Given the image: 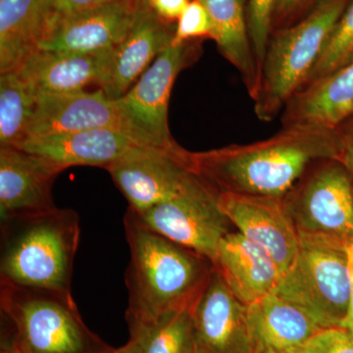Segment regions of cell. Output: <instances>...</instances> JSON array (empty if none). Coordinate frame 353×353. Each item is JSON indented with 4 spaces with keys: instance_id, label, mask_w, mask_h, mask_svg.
<instances>
[{
    "instance_id": "6da1fadb",
    "label": "cell",
    "mask_w": 353,
    "mask_h": 353,
    "mask_svg": "<svg viewBox=\"0 0 353 353\" xmlns=\"http://www.w3.org/2000/svg\"><path fill=\"white\" fill-rule=\"evenodd\" d=\"M340 157L338 129L299 125L250 145L188 152L192 170L216 192L276 199H284L313 164Z\"/></svg>"
},
{
    "instance_id": "7a4b0ae2",
    "label": "cell",
    "mask_w": 353,
    "mask_h": 353,
    "mask_svg": "<svg viewBox=\"0 0 353 353\" xmlns=\"http://www.w3.org/2000/svg\"><path fill=\"white\" fill-rule=\"evenodd\" d=\"M124 227L130 248L125 275L128 325L148 324L192 308L214 263L141 224L130 209Z\"/></svg>"
},
{
    "instance_id": "3957f363",
    "label": "cell",
    "mask_w": 353,
    "mask_h": 353,
    "mask_svg": "<svg viewBox=\"0 0 353 353\" xmlns=\"http://www.w3.org/2000/svg\"><path fill=\"white\" fill-rule=\"evenodd\" d=\"M0 284L71 294L80 218L72 209L1 220Z\"/></svg>"
},
{
    "instance_id": "277c9868",
    "label": "cell",
    "mask_w": 353,
    "mask_h": 353,
    "mask_svg": "<svg viewBox=\"0 0 353 353\" xmlns=\"http://www.w3.org/2000/svg\"><path fill=\"white\" fill-rule=\"evenodd\" d=\"M352 0H320L296 24L273 32L261 69L254 101L256 117L275 120L303 87L334 28Z\"/></svg>"
},
{
    "instance_id": "5b68a950",
    "label": "cell",
    "mask_w": 353,
    "mask_h": 353,
    "mask_svg": "<svg viewBox=\"0 0 353 353\" xmlns=\"http://www.w3.org/2000/svg\"><path fill=\"white\" fill-rule=\"evenodd\" d=\"M0 309L22 353H105L112 348L88 328L72 294L0 284Z\"/></svg>"
},
{
    "instance_id": "8992f818",
    "label": "cell",
    "mask_w": 353,
    "mask_h": 353,
    "mask_svg": "<svg viewBox=\"0 0 353 353\" xmlns=\"http://www.w3.org/2000/svg\"><path fill=\"white\" fill-rule=\"evenodd\" d=\"M273 292L303 309L322 329L343 328L350 297L347 248L299 238L296 259Z\"/></svg>"
},
{
    "instance_id": "52a82bcc",
    "label": "cell",
    "mask_w": 353,
    "mask_h": 353,
    "mask_svg": "<svg viewBox=\"0 0 353 353\" xmlns=\"http://www.w3.org/2000/svg\"><path fill=\"white\" fill-rule=\"evenodd\" d=\"M283 201L299 238L353 243V185L339 160L313 164Z\"/></svg>"
},
{
    "instance_id": "ba28073f",
    "label": "cell",
    "mask_w": 353,
    "mask_h": 353,
    "mask_svg": "<svg viewBox=\"0 0 353 353\" xmlns=\"http://www.w3.org/2000/svg\"><path fill=\"white\" fill-rule=\"evenodd\" d=\"M201 55L199 41L170 44L137 81L117 99L121 130L143 148L173 150L168 108L176 77Z\"/></svg>"
},
{
    "instance_id": "9c48e42d",
    "label": "cell",
    "mask_w": 353,
    "mask_h": 353,
    "mask_svg": "<svg viewBox=\"0 0 353 353\" xmlns=\"http://www.w3.org/2000/svg\"><path fill=\"white\" fill-rule=\"evenodd\" d=\"M217 197L218 192L196 175L173 199L141 212L129 209L141 224L214 263L232 224Z\"/></svg>"
},
{
    "instance_id": "30bf717a",
    "label": "cell",
    "mask_w": 353,
    "mask_h": 353,
    "mask_svg": "<svg viewBox=\"0 0 353 353\" xmlns=\"http://www.w3.org/2000/svg\"><path fill=\"white\" fill-rule=\"evenodd\" d=\"M106 170L134 212L178 196L196 176L188 150L180 145L173 150L138 148Z\"/></svg>"
},
{
    "instance_id": "8fae6325",
    "label": "cell",
    "mask_w": 353,
    "mask_h": 353,
    "mask_svg": "<svg viewBox=\"0 0 353 353\" xmlns=\"http://www.w3.org/2000/svg\"><path fill=\"white\" fill-rule=\"evenodd\" d=\"M143 0H116L50 21L41 50L97 52L115 48L136 22Z\"/></svg>"
},
{
    "instance_id": "7c38bea8",
    "label": "cell",
    "mask_w": 353,
    "mask_h": 353,
    "mask_svg": "<svg viewBox=\"0 0 353 353\" xmlns=\"http://www.w3.org/2000/svg\"><path fill=\"white\" fill-rule=\"evenodd\" d=\"M196 353H254L257 343L248 321V305L228 288L219 272L192 307Z\"/></svg>"
},
{
    "instance_id": "4fadbf2b",
    "label": "cell",
    "mask_w": 353,
    "mask_h": 353,
    "mask_svg": "<svg viewBox=\"0 0 353 353\" xmlns=\"http://www.w3.org/2000/svg\"><path fill=\"white\" fill-rule=\"evenodd\" d=\"M228 219L248 240L264 248L284 275L299 252V236L283 199L218 192Z\"/></svg>"
},
{
    "instance_id": "5bb4252c",
    "label": "cell",
    "mask_w": 353,
    "mask_h": 353,
    "mask_svg": "<svg viewBox=\"0 0 353 353\" xmlns=\"http://www.w3.org/2000/svg\"><path fill=\"white\" fill-rule=\"evenodd\" d=\"M61 170L48 160L15 146L0 148L1 220L57 209L52 185Z\"/></svg>"
},
{
    "instance_id": "9a60e30c",
    "label": "cell",
    "mask_w": 353,
    "mask_h": 353,
    "mask_svg": "<svg viewBox=\"0 0 353 353\" xmlns=\"http://www.w3.org/2000/svg\"><path fill=\"white\" fill-rule=\"evenodd\" d=\"M18 148L48 160L63 171L72 166L106 169L143 146L117 128H97L34 137L26 139Z\"/></svg>"
},
{
    "instance_id": "2e32d148",
    "label": "cell",
    "mask_w": 353,
    "mask_h": 353,
    "mask_svg": "<svg viewBox=\"0 0 353 353\" xmlns=\"http://www.w3.org/2000/svg\"><path fill=\"white\" fill-rule=\"evenodd\" d=\"M97 128L121 130L117 104L101 88L95 92L38 94L27 139Z\"/></svg>"
},
{
    "instance_id": "e0dca14e",
    "label": "cell",
    "mask_w": 353,
    "mask_h": 353,
    "mask_svg": "<svg viewBox=\"0 0 353 353\" xmlns=\"http://www.w3.org/2000/svg\"><path fill=\"white\" fill-rule=\"evenodd\" d=\"M114 50L88 53L39 50L17 71L38 94L83 92L90 85L101 88L108 82Z\"/></svg>"
},
{
    "instance_id": "ac0fdd59",
    "label": "cell",
    "mask_w": 353,
    "mask_h": 353,
    "mask_svg": "<svg viewBox=\"0 0 353 353\" xmlns=\"http://www.w3.org/2000/svg\"><path fill=\"white\" fill-rule=\"evenodd\" d=\"M176 24L157 17L145 6L126 38L114 50L108 82L101 88L109 99L117 101L129 92L153 60L173 41Z\"/></svg>"
},
{
    "instance_id": "d6986e66",
    "label": "cell",
    "mask_w": 353,
    "mask_h": 353,
    "mask_svg": "<svg viewBox=\"0 0 353 353\" xmlns=\"http://www.w3.org/2000/svg\"><path fill=\"white\" fill-rule=\"evenodd\" d=\"M214 267L245 305L272 294L283 276L269 253L240 232H231L221 241Z\"/></svg>"
},
{
    "instance_id": "ffe728a7",
    "label": "cell",
    "mask_w": 353,
    "mask_h": 353,
    "mask_svg": "<svg viewBox=\"0 0 353 353\" xmlns=\"http://www.w3.org/2000/svg\"><path fill=\"white\" fill-rule=\"evenodd\" d=\"M353 119V58L296 92L281 114L283 126L338 129Z\"/></svg>"
},
{
    "instance_id": "44dd1931",
    "label": "cell",
    "mask_w": 353,
    "mask_h": 353,
    "mask_svg": "<svg viewBox=\"0 0 353 353\" xmlns=\"http://www.w3.org/2000/svg\"><path fill=\"white\" fill-rule=\"evenodd\" d=\"M51 15V0H0V73L17 71L41 50Z\"/></svg>"
},
{
    "instance_id": "7402d4cb",
    "label": "cell",
    "mask_w": 353,
    "mask_h": 353,
    "mask_svg": "<svg viewBox=\"0 0 353 353\" xmlns=\"http://www.w3.org/2000/svg\"><path fill=\"white\" fill-rule=\"evenodd\" d=\"M248 316L257 345L278 353H296L322 330L305 311L274 292L248 305Z\"/></svg>"
},
{
    "instance_id": "603a6c76",
    "label": "cell",
    "mask_w": 353,
    "mask_h": 353,
    "mask_svg": "<svg viewBox=\"0 0 353 353\" xmlns=\"http://www.w3.org/2000/svg\"><path fill=\"white\" fill-rule=\"evenodd\" d=\"M208 9L213 25V41L218 50L243 79L248 94L254 99L260 77L250 32L245 0H199Z\"/></svg>"
},
{
    "instance_id": "cb8c5ba5",
    "label": "cell",
    "mask_w": 353,
    "mask_h": 353,
    "mask_svg": "<svg viewBox=\"0 0 353 353\" xmlns=\"http://www.w3.org/2000/svg\"><path fill=\"white\" fill-rule=\"evenodd\" d=\"M38 92L19 71L0 76V145L18 148L27 139Z\"/></svg>"
},
{
    "instance_id": "d4e9b609",
    "label": "cell",
    "mask_w": 353,
    "mask_h": 353,
    "mask_svg": "<svg viewBox=\"0 0 353 353\" xmlns=\"http://www.w3.org/2000/svg\"><path fill=\"white\" fill-rule=\"evenodd\" d=\"M138 353H196L192 308L176 311L148 324L128 325Z\"/></svg>"
},
{
    "instance_id": "484cf974",
    "label": "cell",
    "mask_w": 353,
    "mask_h": 353,
    "mask_svg": "<svg viewBox=\"0 0 353 353\" xmlns=\"http://www.w3.org/2000/svg\"><path fill=\"white\" fill-rule=\"evenodd\" d=\"M352 58L353 0L348 4L345 12L336 23L328 43L325 46L314 68L311 70L303 87L334 73L348 63Z\"/></svg>"
},
{
    "instance_id": "4316f807",
    "label": "cell",
    "mask_w": 353,
    "mask_h": 353,
    "mask_svg": "<svg viewBox=\"0 0 353 353\" xmlns=\"http://www.w3.org/2000/svg\"><path fill=\"white\" fill-rule=\"evenodd\" d=\"M277 0H248V32L259 77L272 37V23Z\"/></svg>"
},
{
    "instance_id": "83f0119b",
    "label": "cell",
    "mask_w": 353,
    "mask_h": 353,
    "mask_svg": "<svg viewBox=\"0 0 353 353\" xmlns=\"http://www.w3.org/2000/svg\"><path fill=\"white\" fill-rule=\"evenodd\" d=\"M201 39H213V25L208 9L199 0H190L176 23L172 44H182Z\"/></svg>"
},
{
    "instance_id": "f1b7e54d",
    "label": "cell",
    "mask_w": 353,
    "mask_h": 353,
    "mask_svg": "<svg viewBox=\"0 0 353 353\" xmlns=\"http://www.w3.org/2000/svg\"><path fill=\"white\" fill-rule=\"evenodd\" d=\"M296 353H353V336L347 330H320Z\"/></svg>"
},
{
    "instance_id": "f546056e",
    "label": "cell",
    "mask_w": 353,
    "mask_h": 353,
    "mask_svg": "<svg viewBox=\"0 0 353 353\" xmlns=\"http://www.w3.org/2000/svg\"><path fill=\"white\" fill-rule=\"evenodd\" d=\"M320 0H277L274 10L272 34L296 24L305 17Z\"/></svg>"
},
{
    "instance_id": "4dcf8cb0",
    "label": "cell",
    "mask_w": 353,
    "mask_h": 353,
    "mask_svg": "<svg viewBox=\"0 0 353 353\" xmlns=\"http://www.w3.org/2000/svg\"><path fill=\"white\" fill-rule=\"evenodd\" d=\"M150 12L164 22L175 24L190 0H143Z\"/></svg>"
},
{
    "instance_id": "1f68e13d",
    "label": "cell",
    "mask_w": 353,
    "mask_h": 353,
    "mask_svg": "<svg viewBox=\"0 0 353 353\" xmlns=\"http://www.w3.org/2000/svg\"><path fill=\"white\" fill-rule=\"evenodd\" d=\"M340 134V161L347 169L353 185V119L338 128Z\"/></svg>"
},
{
    "instance_id": "d6a6232c",
    "label": "cell",
    "mask_w": 353,
    "mask_h": 353,
    "mask_svg": "<svg viewBox=\"0 0 353 353\" xmlns=\"http://www.w3.org/2000/svg\"><path fill=\"white\" fill-rule=\"evenodd\" d=\"M112 1L116 0H51L52 15L50 21L60 16L88 8V7L101 6V4Z\"/></svg>"
},
{
    "instance_id": "836d02e7",
    "label": "cell",
    "mask_w": 353,
    "mask_h": 353,
    "mask_svg": "<svg viewBox=\"0 0 353 353\" xmlns=\"http://www.w3.org/2000/svg\"><path fill=\"white\" fill-rule=\"evenodd\" d=\"M0 353H22L17 341H16L15 332L12 324L1 314V343H0Z\"/></svg>"
},
{
    "instance_id": "e575fe53",
    "label": "cell",
    "mask_w": 353,
    "mask_h": 353,
    "mask_svg": "<svg viewBox=\"0 0 353 353\" xmlns=\"http://www.w3.org/2000/svg\"><path fill=\"white\" fill-rule=\"evenodd\" d=\"M347 252L350 275V297L347 316L343 322V329L347 330L348 333L353 336V243L347 246Z\"/></svg>"
},
{
    "instance_id": "d590c367",
    "label": "cell",
    "mask_w": 353,
    "mask_h": 353,
    "mask_svg": "<svg viewBox=\"0 0 353 353\" xmlns=\"http://www.w3.org/2000/svg\"><path fill=\"white\" fill-rule=\"evenodd\" d=\"M105 353H138V352H137L136 345H134V341L129 339L126 345L118 348L112 347Z\"/></svg>"
},
{
    "instance_id": "8d00e7d4",
    "label": "cell",
    "mask_w": 353,
    "mask_h": 353,
    "mask_svg": "<svg viewBox=\"0 0 353 353\" xmlns=\"http://www.w3.org/2000/svg\"><path fill=\"white\" fill-rule=\"evenodd\" d=\"M254 353H278L275 352V350H272V348L262 347V345H257L256 350H255Z\"/></svg>"
}]
</instances>
